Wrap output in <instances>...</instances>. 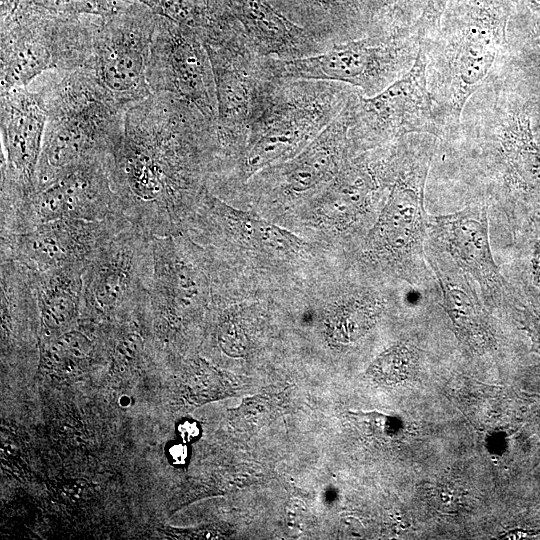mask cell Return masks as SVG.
I'll return each mask as SVG.
<instances>
[{
    "instance_id": "6da1fadb",
    "label": "cell",
    "mask_w": 540,
    "mask_h": 540,
    "mask_svg": "<svg viewBox=\"0 0 540 540\" xmlns=\"http://www.w3.org/2000/svg\"><path fill=\"white\" fill-rule=\"evenodd\" d=\"M218 152L216 125L189 101L153 93L129 106L109 162L122 215L151 236L183 233Z\"/></svg>"
},
{
    "instance_id": "7a4b0ae2",
    "label": "cell",
    "mask_w": 540,
    "mask_h": 540,
    "mask_svg": "<svg viewBox=\"0 0 540 540\" xmlns=\"http://www.w3.org/2000/svg\"><path fill=\"white\" fill-rule=\"evenodd\" d=\"M350 85L317 79H279L247 141L214 172L208 190L219 196L237 191L261 170L302 151L341 113Z\"/></svg>"
},
{
    "instance_id": "3957f363",
    "label": "cell",
    "mask_w": 540,
    "mask_h": 540,
    "mask_svg": "<svg viewBox=\"0 0 540 540\" xmlns=\"http://www.w3.org/2000/svg\"><path fill=\"white\" fill-rule=\"evenodd\" d=\"M55 75L38 88L48 118L36 190L88 161L111 158L127 110L88 69L55 71Z\"/></svg>"
},
{
    "instance_id": "277c9868",
    "label": "cell",
    "mask_w": 540,
    "mask_h": 540,
    "mask_svg": "<svg viewBox=\"0 0 540 540\" xmlns=\"http://www.w3.org/2000/svg\"><path fill=\"white\" fill-rule=\"evenodd\" d=\"M202 41L211 61L217 97L219 153L214 172L242 150L280 78L273 58L253 51L241 27Z\"/></svg>"
},
{
    "instance_id": "5b68a950",
    "label": "cell",
    "mask_w": 540,
    "mask_h": 540,
    "mask_svg": "<svg viewBox=\"0 0 540 540\" xmlns=\"http://www.w3.org/2000/svg\"><path fill=\"white\" fill-rule=\"evenodd\" d=\"M94 17L60 18L16 6L1 21V94L50 71L86 69Z\"/></svg>"
},
{
    "instance_id": "8992f818",
    "label": "cell",
    "mask_w": 540,
    "mask_h": 540,
    "mask_svg": "<svg viewBox=\"0 0 540 540\" xmlns=\"http://www.w3.org/2000/svg\"><path fill=\"white\" fill-rule=\"evenodd\" d=\"M152 237L124 218L85 264L81 319L113 325L147 302Z\"/></svg>"
},
{
    "instance_id": "52a82bcc",
    "label": "cell",
    "mask_w": 540,
    "mask_h": 540,
    "mask_svg": "<svg viewBox=\"0 0 540 540\" xmlns=\"http://www.w3.org/2000/svg\"><path fill=\"white\" fill-rule=\"evenodd\" d=\"M213 300L206 251L184 233L152 237L147 313L156 337L174 340L198 321Z\"/></svg>"
},
{
    "instance_id": "ba28073f",
    "label": "cell",
    "mask_w": 540,
    "mask_h": 540,
    "mask_svg": "<svg viewBox=\"0 0 540 540\" xmlns=\"http://www.w3.org/2000/svg\"><path fill=\"white\" fill-rule=\"evenodd\" d=\"M421 43L410 31L389 28L334 44L312 56L274 59V70L280 79L336 81L373 97L411 68Z\"/></svg>"
},
{
    "instance_id": "9c48e42d",
    "label": "cell",
    "mask_w": 540,
    "mask_h": 540,
    "mask_svg": "<svg viewBox=\"0 0 540 540\" xmlns=\"http://www.w3.org/2000/svg\"><path fill=\"white\" fill-rule=\"evenodd\" d=\"M431 157V148L419 156L408 154L405 136L391 145L390 192L368 235L367 251L396 270L408 269L425 256L424 186Z\"/></svg>"
},
{
    "instance_id": "30bf717a",
    "label": "cell",
    "mask_w": 540,
    "mask_h": 540,
    "mask_svg": "<svg viewBox=\"0 0 540 540\" xmlns=\"http://www.w3.org/2000/svg\"><path fill=\"white\" fill-rule=\"evenodd\" d=\"M156 21L157 15L138 2L93 19L86 69L126 108L152 95L148 67Z\"/></svg>"
},
{
    "instance_id": "8fae6325",
    "label": "cell",
    "mask_w": 540,
    "mask_h": 540,
    "mask_svg": "<svg viewBox=\"0 0 540 540\" xmlns=\"http://www.w3.org/2000/svg\"><path fill=\"white\" fill-rule=\"evenodd\" d=\"M423 42L411 68L373 97L358 93L349 137L356 154L390 145L409 134L438 135V117L427 87Z\"/></svg>"
},
{
    "instance_id": "7c38bea8",
    "label": "cell",
    "mask_w": 540,
    "mask_h": 540,
    "mask_svg": "<svg viewBox=\"0 0 540 540\" xmlns=\"http://www.w3.org/2000/svg\"><path fill=\"white\" fill-rule=\"evenodd\" d=\"M509 0H467L446 47L447 114L459 119L470 96L491 70L506 41Z\"/></svg>"
},
{
    "instance_id": "4fadbf2b",
    "label": "cell",
    "mask_w": 540,
    "mask_h": 540,
    "mask_svg": "<svg viewBox=\"0 0 540 540\" xmlns=\"http://www.w3.org/2000/svg\"><path fill=\"white\" fill-rule=\"evenodd\" d=\"M358 93L351 95L341 113L297 155L255 174L244 185L250 193L260 199L286 203L313 197L322 190L357 155L349 130Z\"/></svg>"
},
{
    "instance_id": "5bb4252c",
    "label": "cell",
    "mask_w": 540,
    "mask_h": 540,
    "mask_svg": "<svg viewBox=\"0 0 540 540\" xmlns=\"http://www.w3.org/2000/svg\"><path fill=\"white\" fill-rule=\"evenodd\" d=\"M109 162L110 158L88 161L35 191L0 219L1 233H20L58 219L100 221L122 215Z\"/></svg>"
},
{
    "instance_id": "9a60e30c",
    "label": "cell",
    "mask_w": 540,
    "mask_h": 540,
    "mask_svg": "<svg viewBox=\"0 0 540 540\" xmlns=\"http://www.w3.org/2000/svg\"><path fill=\"white\" fill-rule=\"evenodd\" d=\"M1 216L24 204L36 191L47 110L40 91L27 86L1 94Z\"/></svg>"
},
{
    "instance_id": "2e32d148",
    "label": "cell",
    "mask_w": 540,
    "mask_h": 540,
    "mask_svg": "<svg viewBox=\"0 0 540 540\" xmlns=\"http://www.w3.org/2000/svg\"><path fill=\"white\" fill-rule=\"evenodd\" d=\"M153 93H169L196 106L217 124L214 73L206 47L193 30L157 15L148 67Z\"/></svg>"
},
{
    "instance_id": "e0dca14e",
    "label": "cell",
    "mask_w": 540,
    "mask_h": 540,
    "mask_svg": "<svg viewBox=\"0 0 540 540\" xmlns=\"http://www.w3.org/2000/svg\"><path fill=\"white\" fill-rule=\"evenodd\" d=\"M123 215L100 221L58 219L20 233H1V261H15L34 272L84 265L115 230Z\"/></svg>"
},
{
    "instance_id": "ac0fdd59",
    "label": "cell",
    "mask_w": 540,
    "mask_h": 540,
    "mask_svg": "<svg viewBox=\"0 0 540 540\" xmlns=\"http://www.w3.org/2000/svg\"><path fill=\"white\" fill-rule=\"evenodd\" d=\"M428 229L456 265L478 283L484 296L495 299L501 295L503 279L491 250L485 205L428 217Z\"/></svg>"
},
{
    "instance_id": "d6986e66",
    "label": "cell",
    "mask_w": 540,
    "mask_h": 540,
    "mask_svg": "<svg viewBox=\"0 0 540 540\" xmlns=\"http://www.w3.org/2000/svg\"><path fill=\"white\" fill-rule=\"evenodd\" d=\"M329 48L386 29L380 0H266Z\"/></svg>"
},
{
    "instance_id": "ffe728a7",
    "label": "cell",
    "mask_w": 540,
    "mask_h": 540,
    "mask_svg": "<svg viewBox=\"0 0 540 540\" xmlns=\"http://www.w3.org/2000/svg\"><path fill=\"white\" fill-rule=\"evenodd\" d=\"M388 147L351 157L339 173L313 196V209L322 222L344 227L370 208L375 195L388 184Z\"/></svg>"
},
{
    "instance_id": "44dd1931",
    "label": "cell",
    "mask_w": 540,
    "mask_h": 540,
    "mask_svg": "<svg viewBox=\"0 0 540 540\" xmlns=\"http://www.w3.org/2000/svg\"><path fill=\"white\" fill-rule=\"evenodd\" d=\"M227 3L249 46L261 56L290 61L329 49L266 0H227Z\"/></svg>"
},
{
    "instance_id": "7402d4cb",
    "label": "cell",
    "mask_w": 540,
    "mask_h": 540,
    "mask_svg": "<svg viewBox=\"0 0 540 540\" xmlns=\"http://www.w3.org/2000/svg\"><path fill=\"white\" fill-rule=\"evenodd\" d=\"M83 272L84 265L33 271L40 340L55 337L78 325L83 307Z\"/></svg>"
},
{
    "instance_id": "603a6c76",
    "label": "cell",
    "mask_w": 540,
    "mask_h": 540,
    "mask_svg": "<svg viewBox=\"0 0 540 540\" xmlns=\"http://www.w3.org/2000/svg\"><path fill=\"white\" fill-rule=\"evenodd\" d=\"M427 260L434 269L442 293V306L456 336L475 351L491 348L495 342L492 328L469 283L460 274L446 272L431 258Z\"/></svg>"
},
{
    "instance_id": "cb8c5ba5",
    "label": "cell",
    "mask_w": 540,
    "mask_h": 540,
    "mask_svg": "<svg viewBox=\"0 0 540 540\" xmlns=\"http://www.w3.org/2000/svg\"><path fill=\"white\" fill-rule=\"evenodd\" d=\"M501 147L514 182L525 191L540 192V147L529 115L516 112L503 125Z\"/></svg>"
},
{
    "instance_id": "d4e9b609",
    "label": "cell",
    "mask_w": 540,
    "mask_h": 540,
    "mask_svg": "<svg viewBox=\"0 0 540 540\" xmlns=\"http://www.w3.org/2000/svg\"><path fill=\"white\" fill-rule=\"evenodd\" d=\"M156 15L196 32L201 40L238 24L227 0H130Z\"/></svg>"
},
{
    "instance_id": "484cf974",
    "label": "cell",
    "mask_w": 540,
    "mask_h": 540,
    "mask_svg": "<svg viewBox=\"0 0 540 540\" xmlns=\"http://www.w3.org/2000/svg\"><path fill=\"white\" fill-rule=\"evenodd\" d=\"M382 302L373 294H355L341 300L327 318L329 337L348 344L361 338L376 322Z\"/></svg>"
},
{
    "instance_id": "4316f807",
    "label": "cell",
    "mask_w": 540,
    "mask_h": 540,
    "mask_svg": "<svg viewBox=\"0 0 540 540\" xmlns=\"http://www.w3.org/2000/svg\"><path fill=\"white\" fill-rule=\"evenodd\" d=\"M286 390H268L245 398L235 409L229 411L231 424L241 432H252L271 423L286 412Z\"/></svg>"
},
{
    "instance_id": "83f0119b",
    "label": "cell",
    "mask_w": 540,
    "mask_h": 540,
    "mask_svg": "<svg viewBox=\"0 0 540 540\" xmlns=\"http://www.w3.org/2000/svg\"><path fill=\"white\" fill-rule=\"evenodd\" d=\"M186 382L189 398L199 404L230 396L239 388L238 380L233 375L217 369L202 358L194 359L189 364Z\"/></svg>"
},
{
    "instance_id": "f1b7e54d",
    "label": "cell",
    "mask_w": 540,
    "mask_h": 540,
    "mask_svg": "<svg viewBox=\"0 0 540 540\" xmlns=\"http://www.w3.org/2000/svg\"><path fill=\"white\" fill-rule=\"evenodd\" d=\"M131 3L130 0H16V6H28L60 18L106 17Z\"/></svg>"
},
{
    "instance_id": "f546056e",
    "label": "cell",
    "mask_w": 540,
    "mask_h": 540,
    "mask_svg": "<svg viewBox=\"0 0 540 540\" xmlns=\"http://www.w3.org/2000/svg\"><path fill=\"white\" fill-rule=\"evenodd\" d=\"M417 354L404 343H398L380 354L367 370L375 381L388 385L408 380L415 374Z\"/></svg>"
},
{
    "instance_id": "4dcf8cb0",
    "label": "cell",
    "mask_w": 540,
    "mask_h": 540,
    "mask_svg": "<svg viewBox=\"0 0 540 540\" xmlns=\"http://www.w3.org/2000/svg\"><path fill=\"white\" fill-rule=\"evenodd\" d=\"M350 415L360 430L374 438L390 439L401 429L396 418L377 412H350Z\"/></svg>"
},
{
    "instance_id": "1f68e13d",
    "label": "cell",
    "mask_w": 540,
    "mask_h": 540,
    "mask_svg": "<svg viewBox=\"0 0 540 540\" xmlns=\"http://www.w3.org/2000/svg\"><path fill=\"white\" fill-rule=\"evenodd\" d=\"M448 0H428L414 25V32L420 42L440 27Z\"/></svg>"
},
{
    "instance_id": "d6a6232c",
    "label": "cell",
    "mask_w": 540,
    "mask_h": 540,
    "mask_svg": "<svg viewBox=\"0 0 540 540\" xmlns=\"http://www.w3.org/2000/svg\"><path fill=\"white\" fill-rule=\"evenodd\" d=\"M177 430L183 442H193L200 435V427L198 423L190 419L181 421Z\"/></svg>"
},
{
    "instance_id": "836d02e7",
    "label": "cell",
    "mask_w": 540,
    "mask_h": 540,
    "mask_svg": "<svg viewBox=\"0 0 540 540\" xmlns=\"http://www.w3.org/2000/svg\"><path fill=\"white\" fill-rule=\"evenodd\" d=\"M168 455L173 464H185L188 459V447L185 443L172 444L168 449Z\"/></svg>"
},
{
    "instance_id": "e575fe53",
    "label": "cell",
    "mask_w": 540,
    "mask_h": 540,
    "mask_svg": "<svg viewBox=\"0 0 540 540\" xmlns=\"http://www.w3.org/2000/svg\"><path fill=\"white\" fill-rule=\"evenodd\" d=\"M526 318L529 322L530 331L535 337L536 342L540 348V313L539 312H525Z\"/></svg>"
},
{
    "instance_id": "d590c367",
    "label": "cell",
    "mask_w": 540,
    "mask_h": 540,
    "mask_svg": "<svg viewBox=\"0 0 540 540\" xmlns=\"http://www.w3.org/2000/svg\"><path fill=\"white\" fill-rule=\"evenodd\" d=\"M531 268L534 281L540 284V240L534 246Z\"/></svg>"
},
{
    "instance_id": "8d00e7d4",
    "label": "cell",
    "mask_w": 540,
    "mask_h": 540,
    "mask_svg": "<svg viewBox=\"0 0 540 540\" xmlns=\"http://www.w3.org/2000/svg\"><path fill=\"white\" fill-rule=\"evenodd\" d=\"M534 534L529 531L524 530H513L505 533L502 538L507 539H521V538H528L530 536H533Z\"/></svg>"
},
{
    "instance_id": "74e56055",
    "label": "cell",
    "mask_w": 540,
    "mask_h": 540,
    "mask_svg": "<svg viewBox=\"0 0 540 540\" xmlns=\"http://www.w3.org/2000/svg\"><path fill=\"white\" fill-rule=\"evenodd\" d=\"M525 7L533 13L540 14V0H521Z\"/></svg>"
},
{
    "instance_id": "f35d334b",
    "label": "cell",
    "mask_w": 540,
    "mask_h": 540,
    "mask_svg": "<svg viewBox=\"0 0 540 540\" xmlns=\"http://www.w3.org/2000/svg\"><path fill=\"white\" fill-rule=\"evenodd\" d=\"M540 464V442L538 443L537 445V450H536V454H535V461H534V466H537Z\"/></svg>"
},
{
    "instance_id": "ab89813d",
    "label": "cell",
    "mask_w": 540,
    "mask_h": 540,
    "mask_svg": "<svg viewBox=\"0 0 540 540\" xmlns=\"http://www.w3.org/2000/svg\"><path fill=\"white\" fill-rule=\"evenodd\" d=\"M533 43L537 47V49L540 51V32L537 33L533 38Z\"/></svg>"
}]
</instances>
